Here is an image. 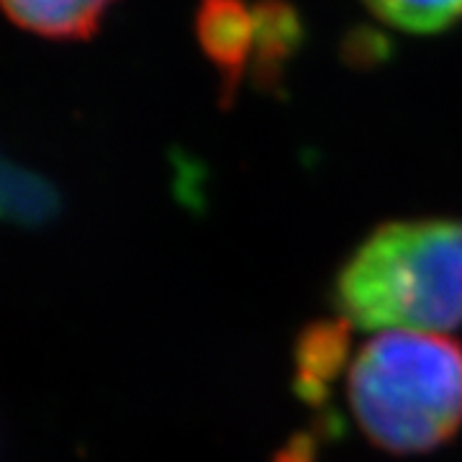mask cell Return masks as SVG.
<instances>
[{
  "mask_svg": "<svg viewBox=\"0 0 462 462\" xmlns=\"http://www.w3.org/2000/svg\"><path fill=\"white\" fill-rule=\"evenodd\" d=\"M346 396L373 445L430 452L462 427V346L442 334L375 331L349 365Z\"/></svg>",
  "mask_w": 462,
  "mask_h": 462,
  "instance_id": "cell-2",
  "label": "cell"
},
{
  "mask_svg": "<svg viewBox=\"0 0 462 462\" xmlns=\"http://www.w3.org/2000/svg\"><path fill=\"white\" fill-rule=\"evenodd\" d=\"M257 14V54H254V69L263 83H270L288 54L296 50L300 39L296 14L285 3H263L254 8Z\"/></svg>",
  "mask_w": 462,
  "mask_h": 462,
  "instance_id": "cell-5",
  "label": "cell"
},
{
  "mask_svg": "<svg viewBox=\"0 0 462 462\" xmlns=\"http://www.w3.org/2000/svg\"><path fill=\"white\" fill-rule=\"evenodd\" d=\"M339 319L370 331L445 334L462 324V221H388L337 273Z\"/></svg>",
  "mask_w": 462,
  "mask_h": 462,
  "instance_id": "cell-1",
  "label": "cell"
},
{
  "mask_svg": "<svg viewBox=\"0 0 462 462\" xmlns=\"http://www.w3.org/2000/svg\"><path fill=\"white\" fill-rule=\"evenodd\" d=\"M8 18L26 32L80 42L98 32L114 0H3Z\"/></svg>",
  "mask_w": 462,
  "mask_h": 462,
  "instance_id": "cell-4",
  "label": "cell"
},
{
  "mask_svg": "<svg viewBox=\"0 0 462 462\" xmlns=\"http://www.w3.org/2000/svg\"><path fill=\"white\" fill-rule=\"evenodd\" d=\"M385 23L413 33H434L462 18V0H365Z\"/></svg>",
  "mask_w": 462,
  "mask_h": 462,
  "instance_id": "cell-6",
  "label": "cell"
},
{
  "mask_svg": "<svg viewBox=\"0 0 462 462\" xmlns=\"http://www.w3.org/2000/svg\"><path fill=\"white\" fill-rule=\"evenodd\" d=\"M196 36L221 75L224 93L234 96L257 54V14L245 0H200Z\"/></svg>",
  "mask_w": 462,
  "mask_h": 462,
  "instance_id": "cell-3",
  "label": "cell"
}]
</instances>
